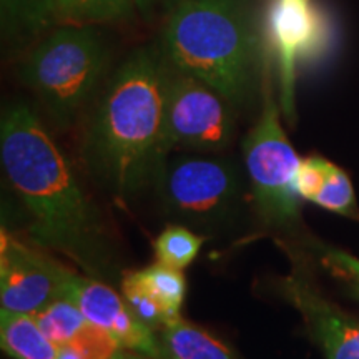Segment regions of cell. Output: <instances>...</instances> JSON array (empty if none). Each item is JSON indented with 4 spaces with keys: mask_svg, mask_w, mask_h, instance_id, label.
I'll list each match as a JSON object with an SVG mask.
<instances>
[{
    "mask_svg": "<svg viewBox=\"0 0 359 359\" xmlns=\"http://www.w3.org/2000/svg\"><path fill=\"white\" fill-rule=\"evenodd\" d=\"M0 20L4 42L22 47L53 27V0H0Z\"/></svg>",
    "mask_w": 359,
    "mask_h": 359,
    "instance_id": "5bb4252c",
    "label": "cell"
},
{
    "mask_svg": "<svg viewBox=\"0 0 359 359\" xmlns=\"http://www.w3.org/2000/svg\"><path fill=\"white\" fill-rule=\"evenodd\" d=\"M264 32L280 67L281 109L293 120L296 65L316 50L325 27L309 0H275L268 8Z\"/></svg>",
    "mask_w": 359,
    "mask_h": 359,
    "instance_id": "30bf717a",
    "label": "cell"
},
{
    "mask_svg": "<svg viewBox=\"0 0 359 359\" xmlns=\"http://www.w3.org/2000/svg\"><path fill=\"white\" fill-rule=\"evenodd\" d=\"M64 298L77 304L90 323L105 330L123 348L148 359H170L154 327L142 321L125 302L123 294L120 296L105 281L70 271Z\"/></svg>",
    "mask_w": 359,
    "mask_h": 359,
    "instance_id": "9c48e42d",
    "label": "cell"
},
{
    "mask_svg": "<svg viewBox=\"0 0 359 359\" xmlns=\"http://www.w3.org/2000/svg\"><path fill=\"white\" fill-rule=\"evenodd\" d=\"M313 203L333 213L343 215V217L359 219V210L351 180L344 170L336 167L334 163H330L327 167L325 183Z\"/></svg>",
    "mask_w": 359,
    "mask_h": 359,
    "instance_id": "ffe728a7",
    "label": "cell"
},
{
    "mask_svg": "<svg viewBox=\"0 0 359 359\" xmlns=\"http://www.w3.org/2000/svg\"><path fill=\"white\" fill-rule=\"evenodd\" d=\"M122 290H135L158 304L170 321L182 316L183 299L187 293V281L182 269L170 268L158 263L125 273Z\"/></svg>",
    "mask_w": 359,
    "mask_h": 359,
    "instance_id": "7c38bea8",
    "label": "cell"
},
{
    "mask_svg": "<svg viewBox=\"0 0 359 359\" xmlns=\"http://www.w3.org/2000/svg\"><path fill=\"white\" fill-rule=\"evenodd\" d=\"M161 43L170 65L233 105L253 95L262 48L251 0H178L167 15Z\"/></svg>",
    "mask_w": 359,
    "mask_h": 359,
    "instance_id": "3957f363",
    "label": "cell"
},
{
    "mask_svg": "<svg viewBox=\"0 0 359 359\" xmlns=\"http://www.w3.org/2000/svg\"><path fill=\"white\" fill-rule=\"evenodd\" d=\"M0 158L40 248L67 257L95 280H114L116 251L100 208L40 118L15 102L0 122Z\"/></svg>",
    "mask_w": 359,
    "mask_h": 359,
    "instance_id": "6da1fadb",
    "label": "cell"
},
{
    "mask_svg": "<svg viewBox=\"0 0 359 359\" xmlns=\"http://www.w3.org/2000/svg\"><path fill=\"white\" fill-rule=\"evenodd\" d=\"M168 64V62H167ZM233 103L201 80L168 64L165 83L163 148L215 151L228 147L235 133Z\"/></svg>",
    "mask_w": 359,
    "mask_h": 359,
    "instance_id": "52a82bcc",
    "label": "cell"
},
{
    "mask_svg": "<svg viewBox=\"0 0 359 359\" xmlns=\"http://www.w3.org/2000/svg\"><path fill=\"white\" fill-rule=\"evenodd\" d=\"M105 45L92 25H62L45 37L20 67V79L67 128L93 97L107 69Z\"/></svg>",
    "mask_w": 359,
    "mask_h": 359,
    "instance_id": "277c9868",
    "label": "cell"
},
{
    "mask_svg": "<svg viewBox=\"0 0 359 359\" xmlns=\"http://www.w3.org/2000/svg\"><path fill=\"white\" fill-rule=\"evenodd\" d=\"M203 243V236L196 235L182 224H172L165 228L155 240L156 262L175 269H185L198 257Z\"/></svg>",
    "mask_w": 359,
    "mask_h": 359,
    "instance_id": "ac0fdd59",
    "label": "cell"
},
{
    "mask_svg": "<svg viewBox=\"0 0 359 359\" xmlns=\"http://www.w3.org/2000/svg\"><path fill=\"white\" fill-rule=\"evenodd\" d=\"M43 333L50 338L58 348L70 343L79 331L87 325V318L74 302L67 298L55 302L34 314Z\"/></svg>",
    "mask_w": 359,
    "mask_h": 359,
    "instance_id": "e0dca14e",
    "label": "cell"
},
{
    "mask_svg": "<svg viewBox=\"0 0 359 359\" xmlns=\"http://www.w3.org/2000/svg\"><path fill=\"white\" fill-rule=\"evenodd\" d=\"M69 269L2 230L0 303L2 309L35 314L64 298Z\"/></svg>",
    "mask_w": 359,
    "mask_h": 359,
    "instance_id": "ba28073f",
    "label": "cell"
},
{
    "mask_svg": "<svg viewBox=\"0 0 359 359\" xmlns=\"http://www.w3.org/2000/svg\"><path fill=\"white\" fill-rule=\"evenodd\" d=\"M154 185L165 212L201 226H218L235 213L241 182L230 161L208 156L165 158Z\"/></svg>",
    "mask_w": 359,
    "mask_h": 359,
    "instance_id": "8992f818",
    "label": "cell"
},
{
    "mask_svg": "<svg viewBox=\"0 0 359 359\" xmlns=\"http://www.w3.org/2000/svg\"><path fill=\"white\" fill-rule=\"evenodd\" d=\"M281 294L302 313L326 359H359V321L323 296L303 271L281 278Z\"/></svg>",
    "mask_w": 359,
    "mask_h": 359,
    "instance_id": "8fae6325",
    "label": "cell"
},
{
    "mask_svg": "<svg viewBox=\"0 0 359 359\" xmlns=\"http://www.w3.org/2000/svg\"><path fill=\"white\" fill-rule=\"evenodd\" d=\"M160 339L170 359H236L222 341L182 316L161 327Z\"/></svg>",
    "mask_w": 359,
    "mask_h": 359,
    "instance_id": "9a60e30c",
    "label": "cell"
},
{
    "mask_svg": "<svg viewBox=\"0 0 359 359\" xmlns=\"http://www.w3.org/2000/svg\"><path fill=\"white\" fill-rule=\"evenodd\" d=\"M167 58L133 52L107 83L83 137V158L116 198L154 185L163 148Z\"/></svg>",
    "mask_w": 359,
    "mask_h": 359,
    "instance_id": "7a4b0ae2",
    "label": "cell"
},
{
    "mask_svg": "<svg viewBox=\"0 0 359 359\" xmlns=\"http://www.w3.org/2000/svg\"><path fill=\"white\" fill-rule=\"evenodd\" d=\"M263 107L257 125L243 142L251 193L259 217L271 226L290 228L299 222L294 178L299 158L283 130L269 77H263Z\"/></svg>",
    "mask_w": 359,
    "mask_h": 359,
    "instance_id": "5b68a950",
    "label": "cell"
},
{
    "mask_svg": "<svg viewBox=\"0 0 359 359\" xmlns=\"http://www.w3.org/2000/svg\"><path fill=\"white\" fill-rule=\"evenodd\" d=\"M0 344L13 359L58 358V346L29 313L0 311Z\"/></svg>",
    "mask_w": 359,
    "mask_h": 359,
    "instance_id": "4fadbf2b",
    "label": "cell"
},
{
    "mask_svg": "<svg viewBox=\"0 0 359 359\" xmlns=\"http://www.w3.org/2000/svg\"><path fill=\"white\" fill-rule=\"evenodd\" d=\"M321 259L339 276H359V259L344 251L321 246Z\"/></svg>",
    "mask_w": 359,
    "mask_h": 359,
    "instance_id": "7402d4cb",
    "label": "cell"
},
{
    "mask_svg": "<svg viewBox=\"0 0 359 359\" xmlns=\"http://www.w3.org/2000/svg\"><path fill=\"white\" fill-rule=\"evenodd\" d=\"M346 280L351 283L353 286V294L356 296V298L359 299V276H348Z\"/></svg>",
    "mask_w": 359,
    "mask_h": 359,
    "instance_id": "cb8c5ba5",
    "label": "cell"
},
{
    "mask_svg": "<svg viewBox=\"0 0 359 359\" xmlns=\"http://www.w3.org/2000/svg\"><path fill=\"white\" fill-rule=\"evenodd\" d=\"M133 0H53V25H98L130 19Z\"/></svg>",
    "mask_w": 359,
    "mask_h": 359,
    "instance_id": "2e32d148",
    "label": "cell"
},
{
    "mask_svg": "<svg viewBox=\"0 0 359 359\" xmlns=\"http://www.w3.org/2000/svg\"><path fill=\"white\" fill-rule=\"evenodd\" d=\"M67 344L79 354L80 359H148L123 348L114 336L90 321Z\"/></svg>",
    "mask_w": 359,
    "mask_h": 359,
    "instance_id": "d6986e66",
    "label": "cell"
},
{
    "mask_svg": "<svg viewBox=\"0 0 359 359\" xmlns=\"http://www.w3.org/2000/svg\"><path fill=\"white\" fill-rule=\"evenodd\" d=\"M137 11L147 19H155L158 15H168L178 0H133Z\"/></svg>",
    "mask_w": 359,
    "mask_h": 359,
    "instance_id": "603a6c76",
    "label": "cell"
},
{
    "mask_svg": "<svg viewBox=\"0 0 359 359\" xmlns=\"http://www.w3.org/2000/svg\"><path fill=\"white\" fill-rule=\"evenodd\" d=\"M330 163V160L321 158V156H308L302 160L294 178V190L299 198L313 203L318 193L321 191Z\"/></svg>",
    "mask_w": 359,
    "mask_h": 359,
    "instance_id": "44dd1931",
    "label": "cell"
}]
</instances>
